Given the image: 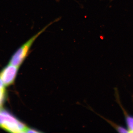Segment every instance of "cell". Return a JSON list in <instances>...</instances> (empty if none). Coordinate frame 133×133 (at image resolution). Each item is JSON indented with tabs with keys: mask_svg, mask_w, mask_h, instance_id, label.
<instances>
[{
	"mask_svg": "<svg viewBox=\"0 0 133 133\" xmlns=\"http://www.w3.org/2000/svg\"><path fill=\"white\" fill-rule=\"evenodd\" d=\"M58 20V19H56L52 22L50 23L42 29L41 31L32 36L28 41H26V42L17 50L16 51L12 56L10 61L9 64L19 67L29 54L31 46L37 38H38L42 33H43L48 27Z\"/></svg>",
	"mask_w": 133,
	"mask_h": 133,
	"instance_id": "1",
	"label": "cell"
},
{
	"mask_svg": "<svg viewBox=\"0 0 133 133\" xmlns=\"http://www.w3.org/2000/svg\"><path fill=\"white\" fill-rule=\"evenodd\" d=\"M0 127L12 133H28L30 128L5 110H0Z\"/></svg>",
	"mask_w": 133,
	"mask_h": 133,
	"instance_id": "2",
	"label": "cell"
},
{
	"mask_svg": "<svg viewBox=\"0 0 133 133\" xmlns=\"http://www.w3.org/2000/svg\"><path fill=\"white\" fill-rule=\"evenodd\" d=\"M19 67L9 64L0 72V79L5 86H9L14 83Z\"/></svg>",
	"mask_w": 133,
	"mask_h": 133,
	"instance_id": "3",
	"label": "cell"
},
{
	"mask_svg": "<svg viewBox=\"0 0 133 133\" xmlns=\"http://www.w3.org/2000/svg\"><path fill=\"white\" fill-rule=\"evenodd\" d=\"M116 101L122 109L124 116H125V121L127 129L128 131V132L133 133V116L128 114L126 111L125 109H124L122 105L121 104V102H120V100L117 94V91H116Z\"/></svg>",
	"mask_w": 133,
	"mask_h": 133,
	"instance_id": "4",
	"label": "cell"
},
{
	"mask_svg": "<svg viewBox=\"0 0 133 133\" xmlns=\"http://www.w3.org/2000/svg\"><path fill=\"white\" fill-rule=\"evenodd\" d=\"M102 118L104 119L105 120V121H106L109 124H110L115 129V130H116L117 132L120 133L128 132V131L127 129L124 128V127L114 123L113 122L111 121L105 119V118H104V117H102Z\"/></svg>",
	"mask_w": 133,
	"mask_h": 133,
	"instance_id": "5",
	"label": "cell"
},
{
	"mask_svg": "<svg viewBox=\"0 0 133 133\" xmlns=\"http://www.w3.org/2000/svg\"><path fill=\"white\" fill-rule=\"evenodd\" d=\"M5 97V90L3 87H0V109L2 106Z\"/></svg>",
	"mask_w": 133,
	"mask_h": 133,
	"instance_id": "6",
	"label": "cell"
},
{
	"mask_svg": "<svg viewBox=\"0 0 133 133\" xmlns=\"http://www.w3.org/2000/svg\"><path fill=\"white\" fill-rule=\"evenodd\" d=\"M3 83L2 81L0 79V87H4V84Z\"/></svg>",
	"mask_w": 133,
	"mask_h": 133,
	"instance_id": "7",
	"label": "cell"
},
{
	"mask_svg": "<svg viewBox=\"0 0 133 133\" xmlns=\"http://www.w3.org/2000/svg\"><path fill=\"white\" fill-rule=\"evenodd\" d=\"M56 1H57V2H58V1H59V0H56Z\"/></svg>",
	"mask_w": 133,
	"mask_h": 133,
	"instance_id": "8",
	"label": "cell"
}]
</instances>
